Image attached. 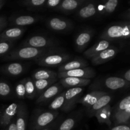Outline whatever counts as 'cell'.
Instances as JSON below:
<instances>
[{
	"label": "cell",
	"mask_w": 130,
	"mask_h": 130,
	"mask_svg": "<svg viewBox=\"0 0 130 130\" xmlns=\"http://www.w3.org/2000/svg\"><path fill=\"white\" fill-rule=\"evenodd\" d=\"M17 130H25L26 129L27 109L24 104H20L18 105V109L16 113Z\"/></svg>",
	"instance_id": "20"
},
{
	"label": "cell",
	"mask_w": 130,
	"mask_h": 130,
	"mask_svg": "<svg viewBox=\"0 0 130 130\" xmlns=\"http://www.w3.org/2000/svg\"><path fill=\"white\" fill-rule=\"evenodd\" d=\"M118 50L115 47L110 46L105 50L102 51L91 59L93 65H100L107 62L116 57Z\"/></svg>",
	"instance_id": "11"
},
{
	"label": "cell",
	"mask_w": 130,
	"mask_h": 130,
	"mask_svg": "<svg viewBox=\"0 0 130 130\" xmlns=\"http://www.w3.org/2000/svg\"><path fill=\"white\" fill-rule=\"evenodd\" d=\"M55 49L50 48H36L29 46L18 48L8 53L6 56L8 60H36L41 56Z\"/></svg>",
	"instance_id": "1"
},
{
	"label": "cell",
	"mask_w": 130,
	"mask_h": 130,
	"mask_svg": "<svg viewBox=\"0 0 130 130\" xmlns=\"http://www.w3.org/2000/svg\"><path fill=\"white\" fill-rule=\"evenodd\" d=\"M62 88L63 87L60 83L53 84L38 96L36 103L38 104H43L48 102L52 99H55L59 95Z\"/></svg>",
	"instance_id": "9"
},
{
	"label": "cell",
	"mask_w": 130,
	"mask_h": 130,
	"mask_svg": "<svg viewBox=\"0 0 130 130\" xmlns=\"http://www.w3.org/2000/svg\"><path fill=\"white\" fill-rule=\"evenodd\" d=\"M4 5H5V1H3V0H0V10L3 6Z\"/></svg>",
	"instance_id": "43"
},
{
	"label": "cell",
	"mask_w": 130,
	"mask_h": 130,
	"mask_svg": "<svg viewBox=\"0 0 130 130\" xmlns=\"http://www.w3.org/2000/svg\"><path fill=\"white\" fill-rule=\"evenodd\" d=\"M112 115V108L110 105L108 104L106 106L103 107L95 114L98 121L100 124H106L108 126L111 125L110 117Z\"/></svg>",
	"instance_id": "24"
},
{
	"label": "cell",
	"mask_w": 130,
	"mask_h": 130,
	"mask_svg": "<svg viewBox=\"0 0 130 130\" xmlns=\"http://www.w3.org/2000/svg\"><path fill=\"white\" fill-rule=\"evenodd\" d=\"M76 120L72 118H69L63 121L58 130H71L76 124Z\"/></svg>",
	"instance_id": "34"
},
{
	"label": "cell",
	"mask_w": 130,
	"mask_h": 130,
	"mask_svg": "<svg viewBox=\"0 0 130 130\" xmlns=\"http://www.w3.org/2000/svg\"><path fill=\"white\" fill-rule=\"evenodd\" d=\"M24 46H29L36 48H50L55 46L54 39L40 35L33 36L25 40L23 43Z\"/></svg>",
	"instance_id": "4"
},
{
	"label": "cell",
	"mask_w": 130,
	"mask_h": 130,
	"mask_svg": "<svg viewBox=\"0 0 130 130\" xmlns=\"http://www.w3.org/2000/svg\"><path fill=\"white\" fill-rule=\"evenodd\" d=\"M72 58V56L58 50L57 48L45 53L37 58L36 62L39 66L45 67H56L60 66L68 62Z\"/></svg>",
	"instance_id": "3"
},
{
	"label": "cell",
	"mask_w": 130,
	"mask_h": 130,
	"mask_svg": "<svg viewBox=\"0 0 130 130\" xmlns=\"http://www.w3.org/2000/svg\"><path fill=\"white\" fill-rule=\"evenodd\" d=\"M7 130H17L16 124H15V119H14L11 122V123L9 124Z\"/></svg>",
	"instance_id": "41"
},
{
	"label": "cell",
	"mask_w": 130,
	"mask_h": 130,
	"mask_svg": "<svg viewBox=\"0 0 130 130\" xmlns=\"http://www.w3.org/2000/svg\"><path fill=\"white\" fill-rule=\"evenodd\" d=\"M88 66V63L85 60L81 58H75L72 60L68 61L59 66L58 72H63L77 69L85 68V67H87Z\"/></svg>",
	"instance_id": "16"
},
{
	"label": "cell",
	"mask_w": 130,
	"mask_h": 130,
	"mask_svg": "<svg viewBox=\"0 0 130 130\" xmlns=\"http://www.w3.org/2000/svg\"><path fill=\"white\" fill-rule=\"evenodd\" d=\"M11 93L10 86L6 83L0 81V96H7Z\"/></svg>",
	"instance_id": "37"
},
{
	"label": "cell",
	"mask_w": 130,
	"mask_h": 130,
	"mask_svg": "<svg viewBox=\"0 0 130 130\" xmlns=\"http://www.w3.org/2000/svg\"><path fill=\"white\" fill-rule=\"evenodd\" d=\"M110 130H130V128L128 125H117Z\"/></svg>",
	"instance_id": "40"
},
{
	"label": "cell",
	"mask_w": 130,
	"mask_h": 130,
	"mask_svg": "<svg viewBox=\"0 0 130 130\" xmlns=\"http://www.w3.org/2000/svg\"><path fill=\"white\" fill-rule=\"evenodd\" d=\"M8 24L7 19L6 17L1 16L0 17V32Z\"/></svg>",
	"instance_id": "39"
},
{
	"label": "cell",
	"mask_w": 130,
	"mask_h": 130,
	"mask_svg": "<svg viewBox=\"0 0 130 130\" xmlns=\"http://www.w3.org/2000/svg\"><path fill=\"white\" fill-rule=\"evenodd\" d=\"M110 46V42L108 41L101 39L99 42H97L96 44H95L93 46L90 47L89 49H88L87 50L85 51L83 55L86 58L91 59L93 57H94L96 55L99 54V53L105 50Z\"/></svg>",
	"instance_id": "18"
},
{
	"label": "cell",
	"mask_w": 130,
	"mask_h": 130,
	"mask_svg": "<svg viewBox=\"0 0 130 130\" xmlns=\"http://www.w3.org/2000/svg\"><path fill=\"white\" fill-rule=\"evenodd\" d=\"M17 109V104L13 103L0 112V125L1 127L6 128L15 119Z\"/></svg>",
	"instance_id": "10"
},
{
	"label": "cell",
	"mask_w": 130,
	"mask_h": 130,
	"mask_svg": "<svg viewBox=\"0 0 130 130\" xmlns=\"http://www.w3.org/2000/svg\"><path fill=\"white\" fill-rule=\"evenodd\" d=\"M57 78V73L51 70L39 69L36 71L32 75V79L36 80H47Z\"/></svg>",
	"instance_id": "27"
},
{
	"label": "cell",
	"mask_w": 130,
	"mask_h": 130,
	"mask_svg": "<svg viewBox=\"0 0 130 130\" xmlns=\"http://www.w3.org/2000/svg\"><path fill=\"white\" fill-rule=\"evenodd\" d=\"M111 117L115 123L118 125H126L129 124L130 119V114L124 112L114 110L112 112Z\"/></svg>",
	"instance_id": "28"
},
{
	"label": "cell",
	"mask_w": 130,
	"mask_h": 130,
	"mask_svg": "<svg viewBox=\"0 0 130 130\" xmlns=\"http://www.w3.org/2000/svg\"><path fill=\"white\" fill-rule=\"evenodd\" d=\"M24 80L25 85V97L29 99H33L37 96L34 80L30 78H26Z\"/></svg>",
	"instance_id": "30"
},
{
	"label": "cell",
	"mask_w": 130,
	"mask_h": 130,
	"mask_svg": "<svg viewBox=\"0 0 130 130\" xmlns=\"http://www.w3.org/2000/svg\"><path fill=\"white\" fill-rule=\"evenodd\" d=\"M130 36L129 22L114 24L107 27L100 36V39L106 41H114L128 39Z\"/></svg>",
	"instance_id": "2"
},
{
	"label": "cell",
	"mask_w": 130,
	"mask_h": 130,
	"mask_svg": "<svg viewBox=\"0 0 130 130\" xmlns=\"http://www.w3.org/2000/svg\"><path fill=\"white\" fill-rule=\"evenodd\" d=\"M61 2H62V0H48V1H46L44 5H46L49 8L57 10Z\"/></svg>",
	"instance_id": "38"
},
{
	"label": "cell",
	"mask_w": 130,
	"mask_h": 130,
	"mask_svg": "<svg viewBox=\"0 0 130 130\" xmlns=\"http://www.w3.org/2000/svg\"><path fill=\"white\" fill-rule=\"evenodd\" d=\"M91 79L77 78V77H65L60 80V83L63 88H78L84 87L90 83Z\"/></svg>",
	"instance_id": "15"
},
{
	"label": "cell",
	"mask_w": 130,
	"mask_h": 130,
	"mask_svg": "<svg viewBox=\"0 0 130 130\" xmlns=\"http://www.w3.org/2000/svg\"><path fill=\"white\" fill-rule=\"evenodd\" d=\"M83 4L80 6V8L77 10V14H76L77 17L81 19H86L92 17L96 15L97 13L98 6L96 2L90 1L85 5H83Z\"/></svg>",
	"instance_id": "13"
},
{
	"label": "cell",
	"mask_w": 130,
	"mask_h": 130,
	"mask_svg": "<svg viewBox=\"0 0 130 130\" xmlns=\"http://www.w3.org/2000/svg\"><path fill=\"white\" fill-rule=\"evenodd\" d=\"M94 35L93 30L84 29L77 34L75 39V46L78 52H82L88 46Z\"/></svg>",
	"instance_id": "8"
},
{
	"label": "cell",
	"mask_w": 130,
	"mask_h": 130,
	"mask_svg": "<svg viewBox=\"0 0 130 130\" xmlns=\"http://www.w3.org/2000/svg\"><path fill=\"white\" fill-rule=\"evenodd\" d=\"M111 99L112 96L109 94H107V95H104L102 97H100L93 105H92L91 107L89 108L87 110L88 116L90 118L94 116L96 112L99 111V110L102 109L105 106H106L107 105L109 104L110 102L111 101Z\"/></svg>",
	"instance_id": "23"
},
{
	"label": "cell",
	"mask_w": 130,
	"mask_h": 130,
	"mask_svg": "<svg viewBox=\"0 0 130 130\" xmlns=\"http://www.w3.org/2000/svg\"><path fill=\"white\" fill-rule=\"evenodd\" d=\"M85 2L84 0H63L62 1L57 10L68 13L79 8Z\"/></svg>",
	"instance_id": "21"
},
{
	"label": "cell",
	"mask_w": 130,
	"mask_h": 130,
	"mask_svg": "<svg viewBox=\"0 0 130 130\" xmlns=\"http://www.w3.org/2000/svg\"><path fill=\"white\" fill-rule=\"evenodd\" d=\"M118 0H108L98 5L97 12L103 15H109L114 12L118 6Z\"/></svg>",
	"instance_id": "26"
},
{
	"label": "cell",
	"mask_w": 130,
	"mask_h": 130,
	"mask_svg": "<svg viewBox=\"0 0 130 130\" xmlns=\"http://www.w3.org/2000/svg\"><path fill=\"white\" fill-rule=\"evenodd\" d=\"M84 91L83 87L72 88L65 91V103L61 109L64 112L72 110L78 102L79 96Z\"/></svg>",
	"instance_id": "5"
},
{
	"label": "cell",
	"mask_w": 130,
	"mask_h": 130,
	"mask_svg": "<svg viewBox=\"0 0 130 130\" xmlns=\"http://www.w3.org/2000/svg\"><path fill=\"white\" fill-rule=\"evenodd\" d=\"M48 27L53 31L64 32L73 27V24L70 20L60 17H51L46 21Z\"/></svg>",
	"instance_id": "7"
},
{
	"label": "cell",
	"mask_w": 130,
	"mask_h": 130,
	"mask_svg": "<svg viewBox=\"0 0 130 130\" xmlns=\"http://www.w3.org/2000/svg\"><path fill=\"white\" fill-rule=\"evenodd\" d=\"M42 130H52L51 129H49V128H46V129H43Z\"/></svg>",
	"instance_id": "44"
},
{
	"label": "cell",
	"mask_w": 130,
	"mask_h": 130,
	"mask_svg": "<svg viewBox=\"0 0 130 130\" xmlns=\"http://www.w3.org/2000/svg\"><path fill=\"white\" fill-rule=\"evenodd\" d=\"M39 17L36 16H33L30 15H19V16H13L10 19V22L11 24L21 27L29 25L36 23L39 20Z\"/></svg>",
	"instance_id": "17"
},
{
	"label": "cell",
	"mask_w": 130,
	"mask_h": 130,
	"mask_svg": "<svg viewBox=\"0 0 130 130\" xmlns=\"http://www.w3.org/2000/svg\"><path fill=\"white\" fill-rule=\"evenodd\" d=\"M57 81V79L47 80H36L34 81V85H35L36 91V95L39 96L42 93L44 92L46 89H48L50 86L55 84Z\"/></svg>",
	"instance_id": "29"
},
{
	"label": "cell",
	"mask_w": 130,
	"mask_h": 130,
	"mask_svg": "<svg viewBox=\"0 0 130 130\" xmlns=\"http://www.w3.org/2000/svg\"><path fill=\"white\" fill-rule=\"evenodd\" d=\"M114 110L124 112L130 114V96L128 95L121 100L116 105Z\"/></svg>",
	"instance_id": "32"
},
{
	"label": "cell",
	"mask_w": 130,
	"mask_h": 130,
	"mask_svg": "<svg viewBox=\"0 0 130 130\" xmlns=\"http://www.w3.org/2000/svg\"><path fill=\"white\" fill-rule=\"evenodd\" d=\"M65 103V91L60 93L58 95H57L53 101L49 105V109L52 110H58L62 109Z\"/></svg>",
	"instance_id": "31"
},
{
	"label": "cell",
	"mask_w": 130,
	"mask_h": 130,
	"mask_svg": "<svg viewBox=\"0 0 130 130\" xmlns=\"http://www.w3.org/2000/svg\"><path fill=\"white\" fill-rule=\"evenodd\" d=\"M25 30L23 27H19L9 28L0 34V39L12 42L20 38L24 33Z\"/></svg>",
	"instance_id": "19"
},
{
	"label": "cell",
	"mask_w": 130,
	"mask_h": 130,
	"mask_svg": "<svg viewBox=\"0 0 130 130\" xmlns=\"http://www.w3.org/2000/svg\"><path fill=\"white\" fill-rule=\"evenodd\" d=\"M124 79L125 81H126L128 83H129L130 81V70H127L126 72L124 74Z\"/></svg>",
	"instance_id": "42"
},
{
	"label": "cell",
	"mask_w": 130,
	"mask_h": 130,
	"mask_svg": "<svg viewBox=\"0 0 130 130\" xmlns=\"http://www.w3.org/2000/svg\"><path fill=\"white\" fill-rule=\"evenodd\" d=\"M95 76H96V71L93 68L89 67L57 73V77L59 79L65 78V77H77V78L90 79Z\"/></svg>",
	"instance_id": "6"
},
{
	"label": "cell",
	"mask_w": 130,
	"mask_h": 130,
	"mask_svg": "<svg viewBox=\"0 0 130 130\" xmlns=\"http://www.w3.org/2000/svg\"><path fill=\"white\" fill-rule=\"evenodd\" d=\"M107 94L108 93L105 92V91H92V92H90L89 93L86 94L83 97L79 99L77 103H79V104H81L82 105H83L84 106L86 107L88 110L89 108H90L92 105H93L100 97H102L104 95H107Z\"/></svg>",
	"instance_id": "14"
},
{
	"label": "cell",
	"mask_w": 130,
	"mask_h": 130,
	"mask_svg": "<svg viewBox=\"0 0 130 130\" xmlns=\"http://www.w3.org/2000/svg\"><path fill=\"white\" fill-rule=\"evenodd\" d=\"M58 115L57 111H46L41 113L37 117L34 124V129L38 130L50 124Z\"/></svg>",
	"instance_id": "12"
},
{
	"label": "cell",
	"mask_w": 130,
	"mask_h": 130,
	"mask_svg": "<svg viewBox=\"0 0 130 130\" xmlns=\"http://www.w3.org/2000/svg\"><path fill=\"white\" fill-rule=\"evenodd\" d=\"M104 84L107 88L112 90H117L129 86V83H128L122 77L114 76L107 78L105 80Z\"/></svg>",
	"instance_id": "22"
},
{
	"label": "cell",
	"mask_w": 130,
	"mask_h": 130,
	"mask_svg": "<svg viewBox=\"0 0 130 130\" xmlns=\"http://www.w3.org/2000/svg\"><path fill=\"white\" fill-rule=\"evenodd\" d=\"M12 42L0 39V56L6 54L12 47Z\"/></svg>",
	"instance_id": "35"
},
{
	"label": "cell",
	"mask_w": 130,
	"mask_h": 130,
	"mask_svg": "<svg viewBox=\"0 0 130 130\" xmlns=\"http://www.w3.org/2000/svg\"><path fill=\"white\" fill-rule=\"evenodd\" d=\"M46 0H27L22 2L23 5L29 10L38 9L45 5Z\"/></svg>",
	"instance_id": "33"
},
{
	"label": "cell",
	"mask_w": 130,
	"mask_h": 130,
	"mask_svg": "<svg viewBox=\"0 0 130 130\" xmlns=\"http://www.w3.org/2000/svg\"><path fill=\"white\" fill-rule=\"evenodd\" d=\"M15 93L19 99H25V90L24 80L18 83L15 87Z\"/></svg>",
	"instance_id": "36"
},
{
	"label": "cell",
	"mask_w": 130,
	"mask_h": 130,
	"mask_svg": "<svg viewBox=\"0 0 130 130\" xmlns=\"http://www.w3.org/2000/svg\"><path fill=\"white\" fill-rule=\"evenodd\" d=\"M1 70L2 72L6 74L11 76H17L23 73L24 67V66L19 62H13L3 66Z\"/></svg>",
	"instance_id": "25"
}]
</instances>
